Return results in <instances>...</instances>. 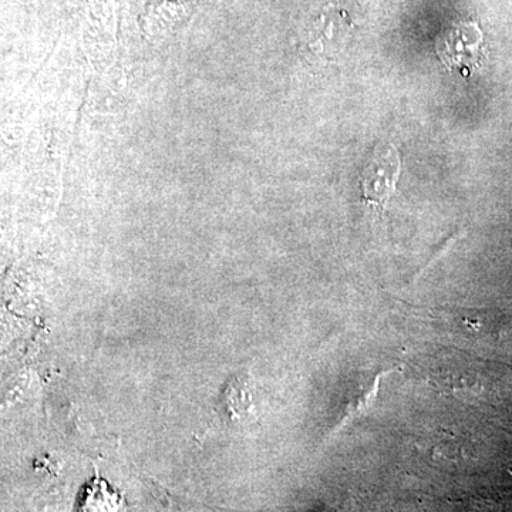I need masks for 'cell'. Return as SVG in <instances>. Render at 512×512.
Instances as JSON below:
<instances>
[{
    "label": "cell",
    "mask_w": 512,
    "mask_h": 512,
    "mask_svg": "<svg viewBox=\"0 0 512 512\" xmlns=\"http://www.w3.org/2000/svg\"><path fill=\"white\" fill-rule=\"evenodd\" d=\"M400 175V156L392 144H380L360 178L363 200L373 207H383L396 190Z\"/></svg>",
    "instance_id": "cell-1"
},
{
    "label": "cell",
    "mask_w": 512,
    "mask_h": 512,
    "mask_svg": "<svg viewBox=\"0 0 512 512\" xmlns=\"http://www.w3.org/2000/svg\"><path fill=\"white\" fill-rule=\"evenodd\" d=\"M481 33L477 26L464 25L451 30L441 43V57L450 66H470L476 60Z\"/></svg>",
    "instance_id": "cell-2"
},
{
    "label": "cell",
    "mask_w": 512,
    "mask_h": 512,
    "mask_svg": "<svg viewBox=\"0 0 512 512\" xmlns=\"http://www.w3.org/2000/svg\"><path fill=\"white\" fill-rule=\"evenodd\" d=\"M128 505L124 495L111 487L99 473L84 485L80 494L79 512H127Z\"/></svg>",
    "instance_id": "cell-3"
}]
</instances>
